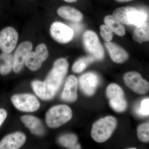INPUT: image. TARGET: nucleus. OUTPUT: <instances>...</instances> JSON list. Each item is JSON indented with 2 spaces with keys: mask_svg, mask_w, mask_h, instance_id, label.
Listing matches in <instances>:
<instances>
[{
  "mask_svg": "<svg viewBox=\"0 0 149 149\" xmlns=\"http://www.w3.org/2000/svg\"><path fill=\"white\" fill-rule=\"evenodd\" d=\"M112 60L117 63H121L126 61L129 57L128 53L123 48L115 43L111 42L105 43Z\"/></svg>",
  "mask_w": 149,
  "mask_h": 149,
  "instance_id": "nucleus-16",
  "label": "nucleus"
},
{
  "mask_svg": "<svg viewBox=\"0 0 149 149\" xmlns=\"http://www.w3.org/2000/svg\"><path fill=\"white\" fill-rule=\"evenodd\" d=\"M100 35L106 42H110L113 38V32L106 25H102L100 27Z\"/></svg>",
  "mask_w": 149,
  "mask_h": 149,
  "instance_id": "nucleus-26",
  "label": "nucleus"
},
{
  "mask_svg": "<svg viewBox=\"0 0 149 149\" xmlns=\"http://www.w3.org/2000/svg\"><path fill=\"white\" fill-rule=\"evenodd\" d=\"M18 34L13 27H5L0 32V49L3 52L10 53L15 49Z\"/></svg>",
  "mask_w": 149,
  "mask_h": 149,
  "instance_id": "nucleus-10",
  "label": "nucleus"
},
{
  "mask_svg": "<svg viewBox=\"0 0 149 149\" xmlns=\"http://www.w3.org/2000/svg\"><path fill=\"white\" fill-rule=\"evenodd\" d=\"M71 109L66 105H59L53 107L46 115V121L49 127L58 128L68 122L72 117Z\"/></svg>",
  "mask_w": 149,
  "mask_h": 149,
  "instance_id": "nucleus-3",
  "label": "nucleus"
},
{
  "mask_svg": "<svg viewBox=\"0 0 149 149\" xmlns=\"http://www.w3.org/2000/svg\"><path fill=\"white\" fill-rule=\"evenodd\" d=\"M113 15L122 24L128 25L137 26L146 21L148 19V15L146 12L130 6L116 9L113 13Z\"/></svg>",
  "mask_w": 149,
  "mask_h": 149,
  "instance_id": "nucleus-2",
  "label": "nucleus"
},
{
  "mask_svg": "<svg viewBox=\"0 0 149 149\" xmlns=\"http://www.w3.org/2000/svg\"><path fill=\"white\" fill-rule=\"evenodd\" d=\"M32 43L29 41L22 42L17 47L13 56L14 72L17 73L21 71L27 57L32 51Z\"/></svg>",
  "mask_w": 149,
  "mask_h": 149,
  "instance_id": "nucleus-12",
  "label": "nucleus"
},
{
  "mask_svg": "<svg viewBox=\"0 0 149 149\" xmlns=\"http://www.w3.org/2000/svg\"><path fill=\"white\" fill-rule=\"evenodd\" d=\"M20 119L32 134L40 136L44 135L45 129L41 121L37 118L32 116L26 115L22 116Z\"/></svg>",
  "mask_w": 149,
  "mask_h": 149,
  "instance_id": "nucleus-17",
  "label": "nucleus"
},
{
  "mask_svg": "<svg viewBox=\"0 0 149 149\" xmlns=\"http://www.w3.org/2000/svg\"><path fill=\"white\" fill-rule=\"evenodd\" d=\"M26 141V137L20 132L9 134L0 142V149H17L22 146Z\"/></svg>",
  "mask_w": 149,
  "mask_h": 149,
  "instance_id": "nucleus-14",
  "label": "nucleus"
},
{
  "mask_svg": "<svg viewBox=\"0 0 149 149\" xmlns=\"http://www.w3.org/2000/svg\"><path fill=\"white\" fill-rule=\"evenodd\" d=\"M49 56L47 47L45 44H40L37 46L35 52L30 53L25 61V64L32 71H36L42 66L43 62L45 61Z\"/></svg>",
  "mask_w": 149,
  "mask_h": 149,
  "instance_id": "nucleus-9",
  "label": "nucleus"
},
{
  "mask_svg": "<svg viewBox=\"0 0 149 149\" xmlns=\"http://www.w3.org/2000/svg\"><path fill=\"white\" fill-rule=\"evenodd\" d=\"M129 149H136V148H129Z\"/></svg>",
  "mask_w": 149,
  "mask_h": 149,
  "instance_id": "nucleus-31",
  "label": "nucleus"
},
{
  "mask_svg": "<svg viewBox=\"0 0 149 149\" xmlns=\"http://www.w3.org/2000/svg\"><path fill=\"white\" fill-rule=\"evenodd\" d=\"M139 114L142 116L149 115V99H145L142 101L140 108L139 110Z\"/></svg>",
  "mask_w": 149,
  "mask_h": 149,
  "instance_id": "nucleus-27",
  "label": "nucleus"
},
{
  "mask_svg": "<svg viewBox=\"0 0 149 149\" xmlns=\"http://www.w3.org/2000/svg\"><path fill=\"white\" fill-rule=\"evenodd\" d=\"M11 100L15 107L21 111L34 112L39 109L40 107L38 100L31 94L14 95L11 98Z\"/></svg>",
  "mask_w": 149,
  "mask_h": 149,
  "instance_id": "nucleus-8",
  "label": "nucleus"
},
{
  "mask_svg": "<svg viewBox=\"0 0 149 149\" xmlns=\"http://www.w3.org/2000/svg\"><path fill=\"white\" fill-rule=\"evenodd\" d=\"M68 68V63L65 59H58L55 62L53 68L47 76L45 83L55 93L60 87Z\"/></svg>",
  "mask_w": 149,
  "mask_h": 149,
  "instance_id": "nucleus-4",
  "label": "nucleus"
},
{
  "mask_svg": "<svg viewBox=\"0 0 149 149\" xmlns=\"http://www.w3.org/2000/svg\"><path fill=\"white\" fill-rule=\"evenodd\" d=\"M95 60L92 56L82 58L74 63L72 65V70L75 73H80Z\"/></svg>",
  "mask_w": 149,
  "mask_h": 149,
  "instance_id": "nucleus-24",
  "label": "nucleus"
},
{
  "mask_svg": "<svg viewBox=\"0 0 149 149\" xmlns=\"http://www.w3.org/2000/svg\"><path fill=\"white\" fill-rule=\"evenodd\" d=\"M98 75L93 72H89L81 75L79 79L80 88L87 95H94L100 83Z\"/></svg>",
  "mask_w": 149,
  "mask_h": 149,
  "instance_id": "nucleus-13",
  "label": "nucleus"
},
{
  "mask_svg": "<svg viewBox=\"0 0 149 149\" xmlns=\"http://www.w3.org/2000/svg\"><path fill=\"white\" fill-rule=\"evenodd\" d=\"M57 13L62 18L70 21L79 22L83 19V14L76 9L69 6H62L58 9Z\"/></svg>",
  "mask_w": 149,
  "mask_h": 149,
  "instance_id": "nucleus-18",
  "label": "nucleus"
},
{
  "mask_svg": "<svg viewBox=\"0 0 149 149\" xmlns=\"http://www.w3.org/2000/svg\"><path fill=\"white\" fill-rule=\"evenodd\" d=\"M117 125V120L112 116L101 118L93 124L91 130L92 139L96 142L102 143L110 138Z\"/></svg>",
  "mask_w": 149,
  "mask_h": 149,
  "instance_id": "nucleus-1",
  "label": "nucleus"
},
{
  "mask_svg": "<svg viewBox=\"0 0 149 149\" xmlns=\"http://www.w3.org/2000/svg\"><path fill=\"white\" fill-rule=\"evenodd\" d=\"M105 25L113 32L119 36L125 35V30L122 23L116 17L111 15L105 17L104 19Z\"/></svg>",
  "mask_w": 149,
  "mask_h": 149,
  "instance_id": "nucleus-21",
  "label": "nucleus"
},
{
  "mask_svg": "<svg viewBox=\"0 0 149 149\" xmlns=\"http://www.w3.org/2000/svg\"><path fill=\"white\" fill-rule=\"evenodd\" d=\"M77 137L73 134H68L61 136L58 139L59 143L69 149H80L77 142Z\"/></svg>",
  "mask_w": 149,
  "mask_h": 149,
  "instance_id": "nucleus-23",
  "label": "nucleus"
},
{
  "mask_svg": "<svg viewBox=\"0 0 149 149\" xmlns=\"http://www.w3.org/2000/svg\"><path fill=\"white\" fill-rule=\"evenodd\" d=\"M106 95L110 106L115 111L122 112L127 108V103L123 90L117 84L112 83L108 86Z\"/></svg>",
  "mask_w": 149,
  "mask_h": 149,
  "instance_id": "nucleus-6",
  "label": "nucleus"
},
{
  "mask_svg": "<svg viewBox=\"0 0 149 149\" xmlns=\"http://www.w3.org/2000/svg\"><path fill=\"white\" fill-rule=\"evenodd\" d=\"M132 37L135 42L140 44L149 42V22L146 21L136 26Z\"/></svg>",
  "mask_w": 149,
  "mask_h": 149,
  "instance_id": "nucleus-20",
  "label": "nucleus"
},
{
  "mask_svg": "<svg viewBox=\"0 0 149 149\" xmlns=\"http://www.w3.org/2000/svg\"><path fill=\"white\" fill-rule=\"evenodd\" d=\"M32 85L36 95L42 100H51L55 95L56 93L49 88L45 82L35 80L32 82Z\"/></svg>",
  "mask_w": 149,
  "mask_h": 149,
  "instance_id": "nucleus-19",
  "label": "nucleus"
},
{
  "mask_svg": "<svg viewBox=\"0 0 149 149\" xmlns=\"http://www.w3.org/2000/svg\"><path fill=\"white\" fill-rule=\"evenodd\" d=\"M7 113L5 110L0 109V126L3 124L7 117Z\"/></svg>",
  "mask_w": 149,
  "mask_h": 149,
  "instance_id": "nucleus-28",
  "label": "nucleus"
},
{
  "mask_svg": "<svg viewBox=\"0 0 149 149\" xmlns=\"http://www.w3.org/2000/svg\"><path fill=\"white\" fill-rule=\"evenodd\" d=\"M83 46L85 49L96 60H102L104 56V51L99 37L91 30L85 32L83 36Z\"/></svg>",
  "mask_w": 149,
  "mask_h": 149,
  "instance_id": "nucleus-5",
  "label": "nucleus"
},
{
  "mask_svg": "<svg viewBox=\"0 0 149 149\" xmlns=\"http://www.w3.org/2000/svg\"><path fill=\"white\" fill-rule=\"evenodd\" d=\"M14 56L10 53L0 54V74L6 75L13 69Z\"/></svg>",
  "mask_w": 149,
  "mask_h": 149,
  "instance_id": "nucleus-22",
  "label": "nucleus"
},
{
  "mask_svg": "<svg viewBox=\"0 0 149 149\" xmlns=\"http://www.w3.org/2000/svg\"><path fill=\"white\" fill-rule=\"evenodd\" d=\"M78 80L74 75H70L67 79L63 92L62 93L63 100L69 102H73L77 98V87Z\"/></svg>",
  "mask_w": 149,
  "mask_h": 149,
  "instance_id": "nucleus-15",
  "label": "nucleus"
},
{
  "mask_svg": "<svg viewBox=\"0 0 149 149\" xmlns=\"http://www.w3.org/2000/svg\"><path fill=\"white\" fill-rule=\"evenodd\" d=\"M137 136L141 142H149V121L139 125L137 128Z\"/></svg>",
  "mask_w": 149,
  "mask_h": 149,
  "instance_id": "nucleus-25",
  "label": "nucleus"
},
{
  "mask_svg": "<svg viewBox=\"0 0 149 149\" xmlns=\"http://www.w3.org/2000/svg\"><path fill=\"white\" fill-rule=\"evenodd\" d=\"M123 80L126 86L137 94L145 95L149 92V82L138 72H126L123 76Z\"/></svg>",
  "mask_w": 149,
  "mask_h": 149,
  "instance_id": "nucleus-7",
  "label": "nucleus"
},
{
  "mask_svg": "<svg viewBox=\"0 0 149 149\" xmlns=\"http://www.w3.org/2000/svg\"><path fill=\"white\" fill-rule=\"evenodd\" d=\"M65 1L68 3H73L76 2L77 0H64Z\"/></svg>",
  "mask_w": 149,
  "mask_h": 149,
  "instance_id": "nucleus-30",
  "label": "nucleus"
},
{
  "mask_svg": "<svg viewBox=\"0 0 149 149\" xmlns=\"http://www.w3.org/2000/svg\"><path fill=\"white\" fill-rule=\"evenodd\" d=\"M51 36L56 42L61 44L69 42L73 38V29L64 23L56 22L51 25L50 28Z\"/></svg>",
  "mask_w": 149,
  "mask_h": 149,
  "instance_id": "nucleus-11",
  "label": "nucleus"
},
{
  "mask_svg": "<svg viewBox=\"0 0 149 149\" xmlns=\"http://www.w3.org/2000/svg\"><path fill=\"white\" fill-rule=\"evenodd\" d=\"M115 1L119 3H125L131 1H133V0H115Z\"/></svg>",
  "mask_w": 149,
  "mask_h": 149,
  "instance_id": "nucleus-29",
  "label": "nucleus"
}]
</instances>
